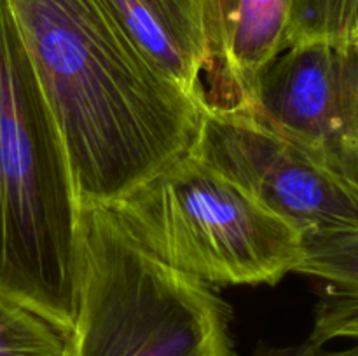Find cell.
I'll list each match as a JSON object with an SVG mask.
<instances>
[{"label":"cell","instance_id":"5b68a950","mask_svg":"<svg viewBox=\"0 0 358 356\" xmlns=\"http://www.w3.org/2000/svg\"><path fill=\"white\" fill-rule=\"evenodd\" d=\"M191 152L301 232L358 227V185L248 108L201 105Z\"/></svg>","mask_w":358,"mask_h":356},{"label":"cell","instance_id":"3957f363","mask_svg":"<svg viewBox=\"0 0 358 356\" xmlns=\"http://www.w3.org/2000/svg\"><path fill=\"white\" fill-rule=\"evenodd\" d=\"M210 285L143 250L103 206H79L73 356H236Z\"/></svg>","mask_w":358,"mask_h":356},{"label":"cell","instance_id":"5bb4252c","mask_svg":"<svg viewBox=\"0 0 358 356\" xmlns=\"http://www.w3.org/2000/svg\"><path fill=\"white\" fill-rule=\"evenodd\" d=\"M355 44H358V38H357V42H355Z\"/></svg>","mask_w":358,"mask_h":356},{"label":"cell","instance_id":"4fadbf2b","mask_svg":"<svg viewBox=\"0 0 358 356\" xmlns=\"http://www.w3.org/2000/svg\"><path fill=\"white\" fill-rule=\"evenodd\" d=\"M252 356H358V341L352 348L338 351H327L325 346H315L310 341L297 346H271L259 342Z\"/></svg>","mask_w":358,"mask_h":356},{"label":"cell","instance_id":"30bf717a","mask_svg":"<svg viewBox=\"0 0 358 356\" xmlns=\"http://www.w3.org/2000/svg\"><path fill=\"white\" fill-rule=\"evenodd\" d=\"M0 356H73L72 332L0 295Z\"/></svg>","mask_w":358,"mask_h":356},{"label":"cell","instance_id":"ba28073f","mask_svg":"<svg viewBox=\"0 0 358 356\" xmlns=\"http://www.w3.org/2000/svg\"><path fill=\"white\" fill-rule=\"evenodd\" d=\"M136 47L203 101L212 66L201 0H103Z\"/></svg>","mask_w":358,"mask_h":356},{"label":"cell","instance_id":"52a82bcc","mask_svg":"<svg viewBox=\"0 0 358 356\" xmlns=\"http://www.w3.org/2000/svg\"><path fill=\"white\" fill-rule=\"evenodd\" d=\"M296 0H201L212 66L201 105L247 107L259 73L290 45Z\"/></svg>","mask_w":358,"mask_h":356},{"label":"cell","instance_id":"9c48e42d","mask_svg":"<svg viewBox=\"0 0 358 356\" xmlns=\"http://www.w3.org/2000/svg\"><path fill=\"white\" fill-rule=\"evenodd\" d=\"M296 272L322 279L339 292L358 295V227L303 232V258Z\"/></svg>","mask_w":358,"mask_h":356},{"label":"cell","instance_id":"6da1fadb","mask_svg":"<svg viewBox=\"0 0 358 356\" xmlns=\"http://www.w3.org/2000/svg\"><path fill=\"white\" fill-rule=\"evenodd\" d=\"M79 206L108 208L191 152L201 103L135 45L103 0H7Z\"/></svg>","mask_w":358,"mask_h":356},{"label":"cell","instance_id":"7a4b0ae2","mask_svg":"<svg viewBox=\"0 0 358 356\" xmlns=\"http://www.w3.org/2000/svg\"><path fill=\"white\" fill-rule=\"evenodd\" d=\"M79 205L65 147L0 0V295L72 332Z\"/></svg>","mask_w":358,"mask_h":356},{"label":"cell","instance_id":"7c38bea8","mask_svg":"<svg viewBox=\"0 0 358 356\" xmlns=\"http://www.w3.org/2000/svg\"><path fill=\"white\" fill-rule=\"evenodd\" d=\"M338 339L358 341V295L327 286L315 309L313 328L308 341L315 346H325Z\"/></svg>","mask_w":358,"mask_h":356},{"label":"cell","instance_id":"8992f818","mask_svg":"<svg viewBox=\"0 0 358 356\" xmlns=\"http://www.w3.org/2000/svg\"><path fill=\"white\" fill-rule=\"evenodd\" d=\"M245 108L358 185V44L290 45L259 73Z\"/></svg>","mask_w":358,"mask_h":356},{"label":"cell","instance_id":"277c9868","mask_svg":"<svg viewBox=\"0 0 358 356\" xmlns=\"http://www.w3.org/2000/svg\"><path fill=\"white\" fill-rule=\"evenodd\" d=\"M164 264L206 285H271L296 272L303 232L192 152L108 206Z\"/></svg>","mask_w":358,"mask_h":356},{"label":"cell","instance_id":"8fae6325","mask_svg":"<svg viewBox=\"0 0 358 356\" xmlns=\"http://www.w3.org/2000/svg\"><path fill=\"white\" fill-rule=\"evenodd\" d=\"M358 38V0H296L290 45L332 42L350 45ZM289 45V47H290Z\"/></svg>","mask_w":358,"mask_h":356}]
</instances>
